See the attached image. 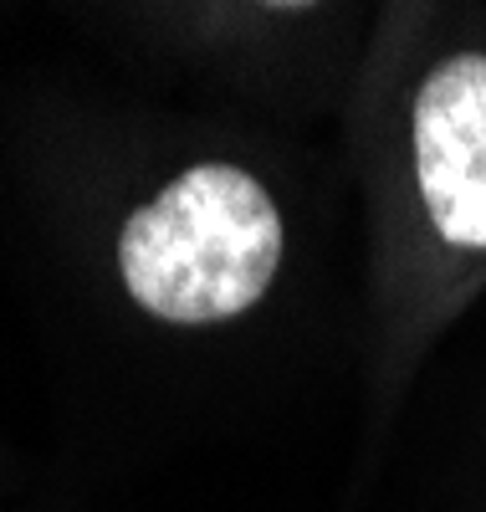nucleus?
Masks as SVG:
<instances>
[{
  "instance_id": "nucleus-1",
  "label": "nucleus",
  "mask_w": 486,
  "mask_h": 512,
  "mask_svg": "<svg viewBox=\"0 0 486 512\" xmlns=\"http://www.w3.org/2000/svg\"><path fill=\"white\" fill-rule=\"evenodd\" d=\"M134 303L164 323L236 318L282 267V216L236 164H200L134 210L118 236Z\"/></svg>"
},
{
  "instance_id": "nucleus-2",
  "label": "nucleus",
  "mask_w": 486,
  "mask_h": 512,
  "mask_svg": "<svg viewBox=\"0 0 486 512\" xmlns=\"http://www.w3.org/2000/svg\"><path fill=\"white\" fill-rule=\"evenodd\" d=\"M415 180L430 226L451 246L486 251V57L435 62L415 93Z\"/></svg>"
}]
</instances>
